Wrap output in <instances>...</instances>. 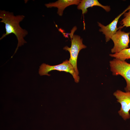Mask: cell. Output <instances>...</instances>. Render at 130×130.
Wrapping results in <instances>:
<instances>
[{
  "instance_id": "4",
  "label": "cell",
  "mask_w": 130,
  "mask_h": 130,
  "mask_svg": "<svg viewBox=\"0 0 130 130\" xmlns=\"http://www.w3.org/2000/svg\"><path fill=\"white\" fill-rule=\"evenodd\" d=\"M71 39V47H69L66 46L63 49L69 52L70 57L69 61L73 67L76 74L78 75L79 72L77 66L78 56L80 50L86 48V46L83 44V39L79 36L72 34Z\"/></svg>"
},
{
  "instance_id": "6",
  "label": "cell",
  "mask_w": 130,
  "mask_h": 130,
  "mask_svg": "<svg viewBox=\"0 0 130 130\" xmlns=\"http://www.w3.org/2000/svg\"><path fill=\"white\" fill-rule=\"evenodd\" d=\"M119 29L111 37V39L114 43V46L111 50L112 53H118L123 50L129 47L130 42V32H126Z\"/></svg>"
},
{
  "instance_id": "3",
  "label": "cell",
  "mask_w": 130,
  "mask_h": 130,
  "mask_svg": "<svg viewBox=\"0 0 130 130\" xmlns=\"http://www.w3.org/2000/svg\"><path fill=\"white\" fill-rule=\"evenodd\" d=\"M53 70L69 73L72 75L76 82L78 83L79 81V77L76 74L69 60H66L61 64L55 65H50L43 63L39 66V73L40 76L47 75L49 76L50 75L48 73Z\"/></svg>"
},
{
  "instance_id": "10",
  "label": "cell",
  "mask_w": 130,
  "mask_h": 130,
  "mask_svg": "<svg viewBox=\"0 0 130 130\" xmlns=\"http://www.w3.org/2000/svg\"><path fill=\"white\" fill-rule=\"evenodd\" d=\"M110 56L123 61L130 59V48L123 50L120 52L110 54Z\"/></svg>"
},
{
  "instance_id": "11",
  "label": "cell",
  "mask_w": 130,
  "mask_h": 130,
  "mask_svg": "<svg viewBox=\"0 0 130 130\" xmlns=\"http://www.w3.org/2000/svg\"><path fill=\"white\" fill-rule=\"evenodd\" d=\"M128 12L124 14V18L120 22L121 26L130 27V9Z\"/></svg>"
},
{
  "instance_id": "9",
  "label": "cell",
  "mask_w": 130,
  "mask_h": 130,
  "mask_svg": "<svg viewBox=\"0 0 130 130\" xmlns=\"http://www.w3.org/2000/svg\"><path fill=\"white\" fill-rule=\"evenodd\" d=\"M97 6L102 8L107 12L110 11V8L109 6L103 5L97 0H81L77 6V8L81 10L82 14L86 13L87 9L89 7Z\"/></svg>"
},
{
  "instance_id": "7",
  "label": "cell",
  "mask_w": 130,
  "mask_h": 130,
  "mask_svg": "<svg viewBox=\"0 0 130 130\" xmlns=\"http://www.w3.org/2000/svg\"><path fill=\"white\" fill-rule=\"evenodd\" d=\"M130 9V5L111 22L106 26L103 25L100 22H98V26L100 27L99 31L100 32H102L103 34L105 35L106 42H107L109 41L111 39V38L113 35L119 29L122 28L121 26L118 28L117 27L118 20L123 14Z\"/></svg>"
},
{
  "instance_id": "1",
  "label": "cell",
  "mask_w": 130,
  "mask_h": 130,
  "mask_svg": "<svg viewBox=\"0 0 130 130\" xmlns=\"http://www.w3.org/2000/svg\"><path fill=\"white\" fill-rule=\"evenodd\" d=\"M25 17V16L23 15H14L13 12L5 10L0 11V18L1 19L0 22L5 24L6 29V33L3 34L0 40L12 33L15 35L18 43L14 54L16 52L19 47L27 43L24 38L28 34V32L21 28L20 25V23Z\"/></svg>"
},
{
  "instance_id": "5",
  "label": "cell",
  "mask_w": 130,
  "mask_h": 130,
  "mask_svg": "<svg viewBox=\"0 0 130 130\" xmlns=\"http://www.w3.org/2000/svg\"><path fill=\"white\" fill-rule=\"evenodd\" d=\"M113 95L117 101L121 104L120 110L118 111L119 115L124 120L130 118V91L124 92L117 90L114 92Z\"/></svg>"
},
{
  "instance_id": "2",
  "label": "cell",
  "mask_w": 130,
  "mask_h": 130,
  "mask_svg": "<svg viewBox=\"0 0 130 130\" xmlns=\"http://www.w3.org/2000/svg\"><path fill=\"white\" fill-rule=\"evenodd\" d=\"M110 66L113 75H120L124 78L126 83L124 90L130 91V64L115 58L110 61Z\"/></svg>"
},
{
  "instance_id": "8",
  "label": "cell",
  "mask_w": 130,
  "mask_h": 130,
  "mask_svg": "<svg viewBox=\"0 0 130 130\" xmlns=\"http://www.w3.org/2000/svg\"><path fill=\"white\" fill-rule=\"evenodd\" d=\"M81 0H59L55 2L45 4L47 8L56 7L58 8L57 13L62 16L64 10L67 7L73 5H78Z\"/></svg>"
}]
</instances>
